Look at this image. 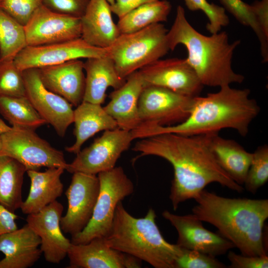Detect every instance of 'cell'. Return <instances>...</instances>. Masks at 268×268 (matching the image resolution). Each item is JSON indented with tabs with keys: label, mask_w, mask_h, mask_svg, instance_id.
I'll use <instances>...</instances> for the list:
<instances>
[{
	"label": "cell",
	"mask_w": 268,
	"mask_h": 268,
	"mask_svg": "<svg viewBox=\"0 0 268 268\" xmlns=\"http://www.w3.org/2000/svg\"><path fill=\"white\" fill-rule=\"evenodd\" d=\"M156 217L151 208L144 217H134L121 201L116 207L110 230L104 237L105 241L110 247L154 268H176L182 248L164 239L156 223Z\"/></svg>",
	"instance_id": "obj_5"
},
{
	"label": "cell",
	"mask_w": 268,
	"mask_h": 268,
	"mask_svg": "<svg viewBox=\"0 0 268 268\" xmlns=\"http://www.w3.org/2000/svg\"><path fill=\"white\" fill-rule=\"evenodd\" d=\"M22 73L26 96L46 123L50 124L59 136H64L73 122L72 105L45 87L38 68L27 69Z\"/></svg>",
	"instance_id": "obj_13"
},
{
	"label": "cell",
	"mask_w": 268,
	"mask_h": 268,
	"mask_svg": "<svg viewBox=\"0 0 268 268\" xmlns=\"http://www.w3.org/2000/svg\"><path fill=\"white\" fill-rule=\"evenodd\" d=\"M134 139L131 131L117 128L105 131L89 146L80 150L66 169L71 173L98 175L114 168Z\"/></svg>",
	"instance_id": "obj_10"
},
{
	"label": "cell",
	"mask_w": 268,
	"mask_h": 268,
	"mask_svg": "<svg viewBox=\"0 0 268 268\" xmlns=\"http://www.w3.org/2000/svg\"><path fill=\"white\" fill-rule=\"evenodd\" d=\"M168 30L161 23L140 30L121 34L108 48L119 75L126 79L132 73L160 59L170 50Z\"/></svg>",
	"instance_id": "obj_6"
},
{
	"label": "cell",
	"mask_w": 268,
	"mask_h": 268,
	"mask_svg": "<svg viewBox=\"0 0 268 268\" xmlns=\"http://www.w3.org/2000/svg\"><path fill=\"white\" fill-rule=\"evenodd\" d=\"M38 69L46 88L63 97L72 106H77L83 101L85 85L83 62L73 60Z\"/></svg>",
	"instance_id": "obj_19"
},
{
	"label": "cell",
	"mask_w": 268,
	"mask_h": 268,
	"mask_svg": "<svg viewBox=\"0 0 268 268\" xmlns=\"http://www.w3.org/2000/svg\"><path fill=\"white\" fill-rule=\"evenodd\" d=\"M194 200L193 213L217 228L242 255H268V199L225 198L203 189Z\"/></svg>",
	"instance_id": "obj_2"
},
{
	"label": "cell",
	"mask_w": 268,
	"mask_h": 268,
	"mask_svg": "<svg viewBox=\"0 0 268 268\" xmlns=\"http://www.w3.org/2000/svg\"><path fill=\"white\" fill-rule=\"evenodd\" d=\"M210 147L221 168L237 184H244L253 158L234 140L223 138L218 133H211Z\"/></svg>",
	"instance_id": "obj_26"
},
{
	"label": "cell",
	"mask_w": 268,
	"mask_h": 268,
	"mask_svg": "<svg viewBox=\"0 0 268 268\" xmlns=\"http://www.w3.org/2000/svg\"><path fill=\"white\" fill-rule=\"evenodd\" d=\"M65 170L62 167H52L44 172L26 171L30 180V188L20 207L24 214L36 213L62 195L64 186L61 177Z\"/></svg>",
	"instance_id": "obj_23"
},
{
	"label": "cell",
	"mask_w": 268,
	"mask_h": 268,
	"mask_svg": "<svg viewBox=\"0 0 268 268\" xmlns=\"http://www.w3.org/2000/svg\"><path fill=\"white\" fill-rule=\"evenodd\" d=\"M0 155L10 157L27 170L41 167L67 169L63 152L40 137L35 130L10 127L1 136Z\"/></svg>",
	"instance_id": "obj_8"
},
{
	"label": "cell",
	"mask_w": 268,
	"mask_h": 268,
	"mask_svg": "<svg viewBox=\"0 0 268 268\" xmlns=\"http://www.w3.org/2000/svg\"><path fill=\"white\" fill-rule=\"evenodd\" d=\"M18 216L0 203V236L18 228L16 220Z\"/></svg>",
	"instance_id": "obj_40"
},
{
	"label": "cell",
	"mask_w": 268,
	"mask_h": 268,
	"mask_svg": "<svg viewBox=\"0 0 268 268\" xmlns=\"http://www.w3.org/2000/svg\"><path fill=\"white\" fill-rule=\"evenodd\" d=\"M194 98L162 87H144L138 103L139 125L168 126L183 122L189 116Z\"/></svg>",
	"instance_id": "obj_9"
},
{
	"label": "cell",
	"mask_w": 268,
	"mask_h": 268,
	"mask_svg": "<svg viewBox=\"0 0 268 268\" xmlns=\"http://www.w3.org/2000/svg\"><path fill=\"white\" fill-rule=\"evenodd\" d=\"M100 190L97 175L82 172L73 173L66 195L67 209L61 219L63 232L74 236L81 232L88 224L96 204Z\"/></svg>",
	"instance_id": "obj_12"
},
{
	"label": "cell",
	"mask_w": 268,
	"mask_h": 268,
	"mask_svg": "<svg viewBox=\"0 0 268 268\" xmlns=\"http://www.w3.org/2000/svg\"><path fill=\"white\" fill-rule=\"evenodd\" d=\"M162 216L176 229L178 233L176 244L181 248L216 257L225 254L235 247L218 233L205 228L202 221L193 213L180 215L165 210Z\"/></svg>",
	"instance_id": "obj_16"
},
{
	"label": "cell",
	"mask_w": 268,
	"mask_h": 268,
	"mask_svg": "<svg viewBox=\"0 0 268 268\" xmlns=\"http://www.w3.org/2000/svg\"><path fill=\"white\" fill-rule=\"evenodd\" d=\"M64 210L61 203L55 201L39 211L28 214L27 224L40 239V249L45 260L59 264L67 255L70 240L63 233L60 222Z\"/></svg>",
	"instance_id": "obj_17"
},
{
	"label": "cell",
	"mask_w": 268,
	"mask_h": 268,
	"mask_svg": "<svg viewBox=\"0 0 268 268\" xmlns=\"http://www.w3.org/2000/svg\"><path fill=\"white\" fill-rule=\"evenodd\" d=\"M252 4L263 30L268 35V0L257 1Z\"/></svg>",
	"instance_id": "obj_41"
},
{
	"label": "cell",
	"mask_w": 268,
	"mask_h": 268,
	"mask_svg": "<svg viewBox=\"0 0 268 268\" xmlns=\"http://www.w3.org/2000/svg\"><path fill=\"white\" fill-rule=\"evenodd\" d=\"M24 27L29 46L63 42L81 36L80 18L54 12L43 4Z\"/></svg>",
	"instance_id": "obj_15"
},
{
	"label": "cell",
	"mask_w": 268,
	"mask_h": 268,
	"mask_svg": "<svg viewBox=\"0 0 268 268\" xmlns=\"http://www.w3.org/2000/svg\"><path fill=\"white\" fill-rule=\"evenodd\" d=\"M73 123L75 141L66 149L76 154L81 150L83 143L96 133L118 128L116 122L101 104L84 101L73 110Z\"/></svg>",
	"instance_id": "obj_25"
},
{
	"label": "cell",
	"mask_w": 268,
	"mask_h": 268,
	"mask_svg": "<svg viewBox=\"0 0 268 268\" xmlns=\"http://www.w3.org/2000/svg\"><path fill=\"white\" fill-rule=\"evenodd\" d=\"M9 126H8L4 122L0 119V150L1 146V134L6 131L9 128Z\"/></svg>",
	"instance_id": "obj_42"
},
{
	"label": "cell",
	"mask_w": 268,
	"mask_h": 268,
	"mask_svg": "<svg viewBox=\"0 0 268 268\" xmlns=\"http://www.w3.org/2000/svg\"><path fill=\"white\" fill-rule=\"evenodd\" d=\"M167 0H157L143 4L119 18L117 24L120 34L130 33L151 25L166 21L171 10Z\"/></svg>",
	"instance_id": "obj_28"
},
{
	"label": "cell",
	"mask_w": 268,
	"mask_h": 268,
	"mask_svg": "<svg viewBox=\"0 0 268 268\" xmlns=\"http://www.w3.org/2000/svg\"><path fill=\"white\" fill-rule=\"evenodd\" d=\"M227 258L230 268H268V256L239 255L229 250Z\"/></svg>",
	"instance_id": "obj_38"
},
{
	"label": "cell",
	"mask_w": 268,
	"mask_h": 268,
	"mask_svg": "<svg viewBox=\"0 0 268 268\" xmlns=\"http://www.w3.org/2000/svg\"><path fill=\"white\" fill-rule=\"evenodd\" d=\"M42 4V0H0V7L23 26Z\"/></svg>",
	"instance_id": "obj_36"
},
{
	"label": "cell",
	"mask_w": 268,
	"mask_h": 268,
	"mask_svg": "<svg viewBox=\"0 0 268 268\" xmlns=\"http://www.w3.org/2000/svg\"><path fill=\"white\" fill-rule=\"evenodd\" d=\"M268 180V146H258L253 158L244 184L245 189L255 194Z\"/></svg>",
	"instance_id": "obj_32"
},
{
	"label": "cell",
	"mask_w": 268,
	"mask_h": 268,
	"mask_svg": "<svg viewBox=\"0 0 268 268\" xmlns=\"http://www.w3.org/2000/svg\"><path fill=\"white\" fill-rule=\"evenodd\" d=\"M157 0H115L110 5L112 13L121 18L134 8L147 2Z\"/></svg>",
	"instance_id": "obj_39"
},
{
	"label": "cell",
	"mask_w": 268,
	"mask_h": 268,
	"mask_svg": "<svg viewBox=\"0 0 268 268\" xmlns=\"http://www.w3.org/2000/svg\"><path fill=\"white\" fill-rule=\"evenodd\" d=\"M27 46L24 26L0 7V62L13 61Z\"/></svg>",
	"instance_id": "obj_30"
},
{
	"label": "cell",
	"mask_w": 268,
	"mask_h": 268,
	"mask_svg": "<svg viewBox=\"0 0 268 268\" xmlns=\"http://www.w3.org/2000/svg\"><path fill=\"white\" fill-rule=\"evenodd\" d=\"M138 71L144 87L160 86L195 97L199 95L203 87L186 59H159Z\"/></svg>",
	"instance_id": "obj_14"
},
{
	"label": "cell",
	"mask_w": 268,
	"mask_h": 268,
	"mask_svg": "<svg viewBox=\"0 0 268 268\" xmlns=\"http://www.w3.org/2000/svg\"><path fill=\"white\" fill-rule=\"evenodd\" d=\"M106 0L110 4V5H112L115 2V0Z\"/></svg>",
	"instance_id": "obj_43"
},
{
	"label": "cell",
	"mask_w": 268,
	"mask_h": 268,
	"mask_svg": "<svg viewBox=\"0 0 268 268\" xmlns=\"http://www.w3.org/2000/svg\"><path fill=\"white\" fill-rule=\"evenodd\" d=\"M167 37L170 50L179 44L186 48V59L203 86L220 87L244 81V76L235 72L232 67L234 52L240 41L229 42L225 31L210 36L200 33L189 22L181 5L177 7L176 17Z\"/></svg>",
	"instance_id": "obj_4"
},
{
	"label": "cell",
	"mask_w": 268,
	"mask_h": 268,
	"mask_svg": "<svg viewBox=\"0 0 268 268\" xmlns=\"http://www.w3.org/2000/svg\"><path fill=\"white\" fill-rule=\"evenodd\" d=\"M225 10L230 13L241 24L251 28L261 45L263 62L268 61V35L263 31L253 4L242 0H219Z\"/></svg>",
	"instance_id": "obj_31"
},
{
	"label": "cell",
	"mask_w": 268,
	"mask_h": 268,
	"mask_svg": "<svg viewBox=\"0 0 268 268\" xmlns=\"http://www.w3.org/2000/svg\"><path fill=\"white\" fill-rule=\"evenodd\" d=\"M110 4L105 0H89L80 17L81 38L88 44L108 48L121 34L112 16Z\"/></svg>",
	"instance_id": "obj_22"
},
{
	"label": "cell",
	"mask_w": 268,
	"mask_h": 268,
	"mask_svg": "<svg viewBox=\"0 0 268 268\" xmlns=\"http://www.w3.org/2000/svg\"><path fill=\"white\" fill-rule=\"evenodd\" d=\"M108 56V48L92 46L81 37L63 42L25 47L13 60L21 71L39 68L81 58Z\"/></svg>",
	"instance_id": "obj_11"
},
{
	"label": "cell",
	"mask_w": 268,
	"mask_h": 268,
	"mask_svg": "<svg viewBox=\"0 0 268 268\" xmlns=\"http://www.w3.org/2000/svg\"><path fill=\"white\" fill-rule=\"evenodd\" d=\"M24 96L26 95L22 71L13 61L0 62V97Z\"/></svg>",
	"instance_id": "obj_33"
},
{
	"label": "cell",
	"mask_w": 268,
	"mask_h": 268,
	"mask_svg": "<svg viewBox=\"0 0 268 268\" xmlns=\"http://www.w3.org/2000/svg\"><path fill=\"white\" fill-rule=\"evenodd\" d=\"M0 114L15 128L35 130L46 123L26 96L0 97Z\"/></svg>",
	"instance_id": "obj_29"
},
{
	"label": "cell",
	"mask_w": 268,
	"mask_h": 268,
	"mask_svg": "<svg viewBox=\"0 0 268 268\" xmlns=\"http://www.w3.org/2000/svg\"><path fill=\"white\" fill-rule=\"evenodd\" d=\"M187 8L191 11L201 10L206 16L208 22L206 25V30L211 34L219 32L222 28L229 23V17L222 6L207 0H184Z\"/></svg>",
	"instance_id": "obj_34"
},
{
	"label": "cell",
	"mask_w": 268,
	"mask_h": 268,
	"mask_svg": "<svg viewBox=\"0 0 268 268\" xmlns=\"http://www.w3.org/2000/svg\"><path fill=\"white\" fill-rule=\"evenodd\" d=\"M68 268H137L141 261L109 246L104 237L85 244L71 243L67 255Z\"/></svg>",
	"instance_id": "obj_18"
},
{
	"label": "cell",
	"mask_w": 268,
	"mask_h": 268,
	"mask_svg": "<svg viewBox=\"0 0 268 268\" xmlns=\"http://www.w3.org/2000/svg\"><path fill=\"white\" fill-rule=\"evenodd\" d=\"M143 88V81L137 70L126 78L121 87L111 93L110 100L103 108L116 122L118 128L132 131L140 124L138 103Z\"/></svg>",
	"instance_id": "obj_21"
},
{
	"label": "cell",
	"mask_w": 268,
	"mask_h": 268,
	"mask_svg": "<svg viewBox=\"0 0 268 268\" xmlns=\"http://www.w3.org/2000/svg\"><path fill=\"white\" fill-rule=\"evenodd\" d=\"M89 0H42V4L50 10L64 15L80 18Z\"/></svg>",
	"instance_id": "obj_37"
},
{
	"label": "cell",
	"mask_w": 268,
	"mask_h": 268,
	"mask_svg": "<svg viewBox=\"0 0 268 268\" xmlns=\"http://www.w3.org/2000/svg\"><path fill=\"white\" fill-rule=\"evenodd\" d=\"M26 169L15 159L0 155V203L11 211L20 208Z\"/></svg>",
	"instance_id": "obj_27"
},
{
	"label": "cell",
	"mask_w": 268,
	"mask_h": 268,
	"mask_svg": "<svg viewBox=\"0 0 268 268\" xmlns=\"http://www.w3.org/2000/svg\"><path fill=\"white\" fill-rule=\"evenodd\" d=\"M40 239L26 224L21 228L0 236V268H28L40 259Z\"/></svg>",
	"instance_id": "obj_20"
},
{
	"label": "cell",
	"mask_w": 268,
	"mask_h": 268,
	"mask_svg": "<svg viewBox=\"0 0 268 268\" xmlns=\"http://www.w3.org/2000/svg\"><path fill=\"white\" fill-rule=\"evenodd\" d=\"M205 96L194 98L188 117L183 122L171 126H152L139 131L141 138L170 133L191 135L218 133L232 129L246 136L251 123L259 115L260 108L250 97L249 89H236L225 85Z\"/></svg>",
	"instance_id": "obj_3"
},
{
	"label": "cell",
	"mask_w": 268,
	"mask_h": 268,
	"mask_svg": "<svg viewBox=\"0 0 268 268\" xmlns=\"http://www.w3.org/2000/svg\"><path fill=\"white\" fill-rule=\"evenodd\" d=\"M211 134L185 135L166 133L140 139L133 148L139 157L153 155L168 161L174 170L169 199L176 210L195 199L208 184H219L233 191L244 188L219 165L210 147Z\"/></svg>",
	"instance_id": "obj_1"
},
{
	"label": "cell",
	"mask_w": 268,
	"mask_h": 268,
	"mask_svg": "<svg viewBox=\"0 0 268 268\" xmlns=\"http://www.w3.org/2000/svg\"><path fill=\"white\" fill-rule=\"evenodd\" d=\"M100 190L92 217L84 229L71 236L73 244H85L107 235L118 203L134 192V185L123 168H114L99 173Z\"/></svg>",
	"instance_id": "obj_7"
},
{
	"label": "cell",
	"mask_w": 268,
	"mask_h": 268,
	"mask_svg": "<svg viewBox=\"0 0 268 268\" xmlns=\"http://www.w3.org/2000/svg\"><path fill=\"white\" fill-rule=\"evenodd\" d=\"M84 70L86 72L84 101L101 105L105 101L108 87L117 89L126 81L118 74L109 56L87 59Z\"/></svg>",
	"instance_id": "obj_24"
},
{
	"label": "cell",
	"mask_w": 268,
	"mask_h": 268,
	"mask_svg": "<svg viewBox=\"0 0 268 268\" xmlns=\"http://www.w3.org/2000/svg\"><path fill=\"white\" fill-rule=\"evenodd\" d=\"M182 248L176 260V268H225L215 257L197 251Z\"/></svg>",
	"instance_id": "obj_35"
}]
</instances>
